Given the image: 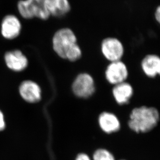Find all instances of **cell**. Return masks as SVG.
<instances>
[{
	"instance_id": "obj_1",
	"label": "cell",
	"mask_w": 160,
	"mask_h": 160,
	"mask_svg": "<svg viewBox=\"0 0 160 160\" xmlns=\"http://www.w3.org/2000/svg\"><path fill=\"white\" fill-rule=\"evenodd\" d=\"M160 116L157 109L142 106L133 109L130 116L128 126L138 133H147L157 125Z\"/></svg>"
},
{
	"instance_id": "obj_2",
	"label": "cell",
	"mask_w": 160,
	"mask_h": 160,
	"mask_svg": "<svg viewBox=\"0 0 160 160\" xmlns=\"http://www.w3.org/2000/svg\"><path fill=\"white\" fill-rule=\"evenodd\" d=\"M77 44L75 34L68 28H63L57 31L52 39L54 51L63 59H65L68 53Z\"/></svg>"
},
{
	"instance_id": "obj_3",
	"label": "cell",
	"mask_w": 160,
	"mask_h": 160,
	"mask_svg": "<svg viewBox=\"0 0 160 160\" xmlns=\"http://www.w3.org/2000/svg\"><path fill=\"white\" fill-rule=\"evenodd\" d=\"M18 8L20 15L26 19L36 17L41 19L46 20L50 16L46 4V0L20 1Z\"/></svg>"
},
{
	"instance_id": "obj_4",
	"label": "cell",
	"mask_w": 160,
	"mask_h": 160,
	"mask_svg": "<svg viewBox=\"0 0 160 160\" xmlns=\"http://www.w3.org/2000/svg\"><path fill=\"white\" fill-rule=\"evenodd\" d=\"M72 90L74 94L79 98H87L91 96L95 91L93 77L86 73L79 74L72 83Z\"/></svg>"
},
{
	"instance_id": "obj_5",
	"label": "cell",
	"mask_w": 160,
	"mask_h": 160,
	"mask_svg": "<svg viewBox=\"0 0 160 160\" xmlns=\"http://www.w3.org/2000/svg\"><path fill=\"white\" fill-rule=\"evenodd\" d=\"M101 51L106 59L113 62L121 60L124 54V47L119 40L109 37L102 41Z\"/></svg>"
},
{
	"instance_id": "obj_6",
	"label": "cell",
	"mask_w": 160,
	"mask_h": 160,
	"mask_svg": "<svg viewBox=\"0 0 160 160\" xmlns=\"http://www.w3.org/2000/svg\"><path fill=\"white\" fill-rule=\"evenodd\" d=\"M105 77L107 81L114 85L122 83L128 77V68L121 61L111 62L106 68Z\"/></svg>"
},
{
	"instance_id": "obj_7",
	"label": "cell",
	"mask_w": 160,
	"mask_h": 160,
	"mask_svg": "<svg viewBox=\"0 0 160 160\" xmlns=\"http://www.w3.org/2000/svg\"><path fill=\"white\" fill-rule=\"evenodd\" d=\"M21 28L20 22L16 17L6 16L2 23V35L7 39H14L19 35Z\"/></svg>"
},
{
	"instance_id": "obj_8",
	"label": "cell",
	"mask_w": 160,
	"mask_h": 160,
	"mask_svg": "<svg viewBox=\"0 0 160 160\" xmlns=\"http://www.w3.org/2000/svg\"><path fill=\"white\" fill-rule=\"evenodd\" d=\"M19 92L23 99L29 103H37L41 100V88L34 82H23L20 86Z\"/></svg>"
},
{
	"instance_id": "obj_9",
	"label": "cell",
	"mask_w": 160,
	"mask_h": 160,
	"mask_svg": "<svg viewBox=\"0 0 160 160\" xmlns=\"http://www.w3.org/2000/svg\"><path fill=\"white\" fill-rule=\"evenodd\" d=\"M6 65L13 71H21L27 68L28 59L26 56L19 50L8 51L5 55Z\"/></svg>"
},
{
	"instance_id": "obj_10",
	"label": "cell",
	"mask_w": 160,
	"mask_h": 160,
	"mask_svg": "<svg viewBox=\"0 0 160 160\" xmlns=\"http://www.w3.org/2000/svg\"><path fill=\"white\" fill-rule=\"evenodd\" d=\"M98 124L103 131L106 133H115L120 127V123L116 115L110 112L102 113L98 118Z\"/></svg>"
},
{
	"instance_id": "obj_11",
	"label": "cell",
	"mask_w": 160,
	"mask_h": 160,
	"mask_svg": "<svg viewBox=\"0 0 160 160\" xmlns=\"http://www.w3.org/2000/svg\"><path fill=\"white\" fill-rule=\"evenodd\" d=\"M46 4L50 15L62 17L71 11L68 0H46Z\"/></svg>"
},
{
	"instance_id": "obj_12",
	"label": "cell",
	"mask_w": 160,
	"mask_h": 160,
	"mask_svg": "<svg viewBox=\"0 0 160 160\" xmlns=\"http://www.w3.org/2000/svg\"><path fill=\"white\" fill-rule=\"evenodd\" d=\"M132 86L124 82L115 85L112 89V94L118 104H124L128 103L133 95Z\"/></svg>"
},
{
	"instance_id": "obj_13",
	"label": "cell",
	"mask_w": 160,
	"mask_h": 160,
	"mask_svg": "<svg viewBox=\"0 0 160 160\" xmlns=\"http://www.w3.org/2000/svg\"><path fill=\"white\" fill-rule=\"evenodd\" d=\"M142 68L149 77H156L160 72V59L156 55H148L142 59Z\"/></svg>"
},
{
	"instance_id": "obj_14",
	"label": "cell",
	"mask_w": 160,
	"mask_h": 160,
	"mask_svg": "<svg viewBox=\"0 0 160 160\" xmlns=\"http://www.w3.org/2000/svg\"><path fill=\"white\" fill-rule=\"evenodd\" d=\"M93 160H115L113 155L106 149H99L93 154Z\"/></svg>"
},
{
	"instance_id": "obj_15",
	"label": "cell",
	"mask_w": 160,
	"mask_h": 160,
	"mask_svg": "<svg viewBox=\"0 0 160 160\" xmlns=\"http://www.w3.org/2000/svg\"><path fill=\"white\" fill-rule=\"evenodd\" d=\"M5 127V123L4 115L1 111L0 110V131H3Z\"/></svg>"
},
{
	"instance_id": "obj_16",
	"label": "cell",
	"mask_w": 160,
	"mask_h": 160,
	"mask_svg": "<svg viewBox=\"0 0 160 160\" xmlns=\"http://www.w3.org/2000/svg\"><path fill=\"white\" fill-rule=\"evenodd\" d=\"M76 160H91L89 156L85 153H80L77 156Z\"/></svg>"
},
{
	"instance_id": "obj_17",
	"label": "cell",
	"mask_w": 160,
	"mask_h": 160,
	"mask_svg": "<svg viewBox=\"0 0 160 160\" xmlns=\"http://www.w3.org/2000/svg\"><path fill=\"white\" fill-rule=\"evenodd\" d=\"M154 16L156 18V20L157 21L158 23H160V6H158V8L156 9V12L154 13Z\"/></svg>"
},
{
	"instance_id": "obj_18",
	"label": "cell",
	"mask_w": 160,
	"mask_h": 160,
	"mask_svg": "<svg viewBox=\"0 0 160 160\" xmlns=\"http://www.w3.org/2000/svg\"></svg>"
}]
</instances>
